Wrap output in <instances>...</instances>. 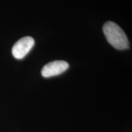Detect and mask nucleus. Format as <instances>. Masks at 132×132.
I'll return each mask as SVG.
<instances>
[{
  "mask_svg": "<svg viewBox=\"0 0 132 132\" xmlns=\"http://www.w3.org/2000/svg\"><path fill=\"white\" fill-rule=\"evenodd\" d=\"M103 31L109 44L119 50L129 48L127 36L121 28L113 21H107L103 26Z\"/></svg>",
  "mask_w": 132,
  "mask_h": 132,
  "instance_id": "f257e3e1",
  "label": "nucleus"
},
{
  "mask_svg": "<svg viewBox=\"0 0 132 132\" xmlns=\"http://www.w3.org/2000/svg\"><path fill=\"white\" fill-rule=\"evenodd\" d=\"M35 41L32 37L29 36L22 37L13 46L12 53L15 58L21 59L27 55L34 47Z\"/></svg>",
  "mask_w": 132,
  "mask_h": 132,
  "instance_id": "f03ea898",
  "label": "nucleus"
},
{
  "mask_svg": "<svg viewBox=\"0 0 132 132\" xmlns=\"http://www.w3.org/2000/svg\"><path fill=\"white\" fill-rule=\"evenodd\" d=\"M69 64L64 61H54L49 62L43 67L41 74L44 78L60 75L69 69Z\"/></svg>",
  "mask_w": 132,
  "mask_h": 132,
  "instance_id": "7ed1b4c3",
  "label": "nucleus"
}]
</instances>
